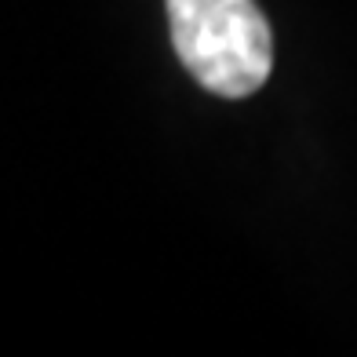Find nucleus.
<instances>
[{
	"mask_svg": "<svg viewBox=\"0 0 357 357\" xmlns=\"http://www.w3.org/2000/svg\"><path fill=\"white\" fill-rule=\"evenodd\" d=\"M183 66L222 99H248L273 70L270 22L255 0H168Z\"/></svg>",
	"mask_w": 357,
	"mask_h": 357,
	"instance_id": "obj_1",
	"label": "nucleus"
}]
</instances>
